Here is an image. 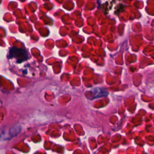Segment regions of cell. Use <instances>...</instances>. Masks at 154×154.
Masks as SVG:
<instances>
[{"mask_svg": "<svg viewBox=\"0 0 154 154\" xmlns=\"http://www.w3.org/2000/svg\"><path fill=\"white\" fill-rule=\"evenodd\" d=\"M28 57V54L25 49L12 48L9 51V58H16L18 63L26 60Z\"/></svg>", "mask_w": 154, "mask_h": 154, "instance_id": "obj_1", "label": "cell"}]
</instances>
